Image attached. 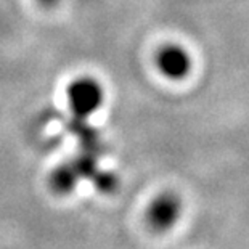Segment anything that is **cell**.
<instances>
[{
	"instance_id": "obj_1",
	"label": "cell",
	"mask_w": 249,
	"mask_h": 249,
	"mask_svg": "<svg viewBox=\"0 0 249 249\" xmlns=\"http://www.w3.org/2000/svg\"><path fill=\"white\" fill-rule=\"evenodd\" d=\"M103 87L93 77H79L68 87V102L76 121H87L103 105Z\"/></svg>"
},
{
	"instance_id": "obj_2",
	"label": "cell",
	"mask_w": 249,
	"mask_h": 249,
	"mask_svg": "<svg viewBox=\"0 0 249 249\" xmlns=\"http://www.w3.org/2000/svg\"><path fill=\"white\" fill-rule=\"evenodd\" d=\"M156 66L164 77L171 81H182L188 77L193 68V60L182 45H162L156 53Z\"/></svg>"
},
{
	"instance_id": "obj_3",
	"label": "cell",
	"mask_w": 249,
	"mask_h": 249,
	"mask_svg": "<svg viewBox=\"0 0 249 249\" xmlns=\"http://www.w3.org/2000/svg\"><path fill=\"white\" fill-rule=\"evenodd\" d=\"M180 213H182V203L178 196L174 193H162L148 208V225L156 231H166L176 225Z\"/></svg>"
},
{
	"instance_id": "obj_4",
	"label": "cell",
	"mask_w": 249,
	"mask_h": 249,
	"mask_svg": "<svg viewBox=\"0 0 249 249\" xmlns=\"http://www.w3.org/2000/svg\"><path fill=\"white\" fill-rule=\"evenodd\" d=\"M79 174L74 167L72 162H66L58 166L53 174L50 177V185L53 188V192L60 193V195H66L74 190L76 183L79 182Z\"/></svg>"
},
{
	"instance_id": "obj_5",
	"label": "cell",
	"mask_w": 249,
	"mask_h": 249,
	"mask_svg": "<svg viewBox=\"0 0 249 249\" xmlns=\"http://www.w3.org/2000/svg\"><path fill=\"white\" fill-rule=\"evenodd\" d=\"M39 3H42V5H45V7H52V5H55L58 0H37Z\"/></svg>"
}]
</instances>
